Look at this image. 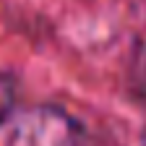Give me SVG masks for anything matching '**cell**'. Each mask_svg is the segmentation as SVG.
<instances>
[{"label": "cell", "mask_w": 146, "mask_h": 146, "mask_svg": "<svg viewBox=\"0 0 146 146\" xmlns=\"http://www.w3.org/2000/svg\"><path fill=\"white\" fill-rule=\"evenodd\" d=\"M0 146H94L84 123L55 104H29L0 117Z\"/></svg>", "instance_id": "obj_1"}, {"label": "cell", "mask_w": 146, "mask_h": 146, "mask_svg": "<svg viewBox=\"0 0 146 146\" xmlns=\"http://www.w3.org/2000/svg\"><path fill=\"white\" fill-rule=\"evenodd\" d=\"M128 86L131 94L146 107V29L138 34L131 50V63H128Z\"/></svg>", "instance_id": "obj_2"}]
</instances>
